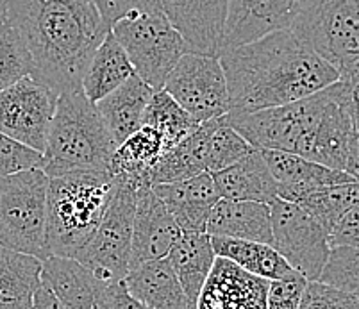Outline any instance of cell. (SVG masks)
<instances>
[{"label":"cell","instance_id":"30bf717a","mask_svg":"<svg viewBox=\"0 0 359 309\" xmlns=\"http://www.w3.org/2000/svg\"><path fill=\"white\" fill-rule=\"evenodd\" d=\"M163 90L198 123L229 113V92L218 56L186 52L168 74Z\"/></svg>","mask_w":359,"mask_h":309},{"label":"cell","instance_id":"6da1fadb","mask_svg":"<svg viewBox=\"0 0 359 309\" xmlns=\"http://www.w3.org/2000/svg\"><path fill=\"white\" fill-rule=\"evenodd\" d=\"M218 57L229 92V113L286 106L339 81L338 70L290 29L225 48Z\"/></svg>","mask_w":359,"mask_h":309},{"label":"cell","instance_id":"d590c367","mask_svg":"<svg viewBox=\"0 0 359 309\" xmlns=\"http://www.w3.org/2000/svg\"><path fill=\"white\" fill-rule=\"evenodd\" d=\"M308 279L295 272L285 279L270 281L266 294V309H299L304 297Z\"/></svg>","mask_w":359,"mask_h":309},{"label":"cell","instance_id":"f546056e","mask_svg":"<svg viewBox=\"0 0 359 309\" xmlns=\"http://www.w3.org/2000/svg\"><path fill=\"white\" fill-rule=\"evenodd\" d=\"M270 174L280 184H309V186H331V184L355 181L347 172L331 170L306 158L280 151H259Z\"/></svg>","mask_w":359,"mask_h":309},{"label":"cell","instance_id":"ffe728a7","mask_svg":"<svg viewBox=\"0 0 359 309\" xmlns=\"http://www.w3.org/2000/svg\"><path fill=\"white\" fill-rule=\"evenodd\" d=\"M205 233L217 238L247 240L272 245V213L269 204L220 198L211 210Z\"/></svg>","mask_w":359,"mask_h":309},{"label":"cell","instance_id":"1f68e13d","mask_svg":"<svg viewBox=\"0 0 359 309\" xmlns=\"http://www.w3.org/2000/svg\"><path fill=\"white\" fill-rule=\"evenodd\" d=\"M254 151L240 132H236L224 118L211 120L205 138V174H215L231 167Z\"/></svg>","mask_w":359,"mask_h":309},{"label":"cell","instance_id":"5b68a950","mask_svg":"<svg viewBox=\"0 0 359 309\" xmlns=\"http://www.w3.org/2000/svg\"><path fill=\"white\" fill-rule=\"evenodd\" d=\"M116 143L95 104L83 90L57 95L54 118L41 152V170L47 177L75 170L107 172Z\"/></svg>","mask_w":359,"mask_h":309},{"label":"cell","instance_id":"5bb4252c","mask_svg":"<svg viewBox=\"0 0 359 309\" xmlns=\"http://www.w3.org/2000/svg\"><path fill=\"white\" fill-rule=\"evenodd\" d=\"M308 0H229L222 50L292 27Z\"/></svg>","mask_w":359,"mask_h":309},{"label":"cell","instance_id":"74e56055","mask_svg":"<svg viewBox=\"0 0 359 309\" xmlns=\"http://www.w3.org/2000/svg\"><path fill=\"white\" fill-rule=\"evenodd\" d=\"M107 25L135 11H161L159 0H93Z\"/></svg>","mask_w":359,"mask_h":309},{"label":"cell","instance_id":"cb8c5ba5","mask_svg":"<svg viewBox=\"0 0 359 309\" xmlns=\"http://www.w3.org/2000/svg\"><path fill=\"white\" fill-rule=\"evenodd\" d=\"M154 90L143 83L138 76H133L109 95L95 104L116 145L129 138L142 127L143 115Z\"/></svg>","mask_w":359,"mask_h":309},{"label":"cell","instance_id":"ee69618b","mask_svg":"<svg viewBox=\"0 0 359 309\" xmlns=\"http://www.w3.org/2000/svg\"><path fill=\"white\" fill-rule=\"evenodd\" d=\"M345 172H347L348 175H352V177H354L355 181L359 183V151L358 149H354V147L351 149V156H348Z\"/></svg>","mask_w":359,"mask_h":309},{"label":"cell","instance_id":"60d3db41","mask_svg":"<svg viewBox=\"0 0 359 309\" xmlns=\"http://www.w3.org/2000/svg\"><path fill=\"white\" fill-rule=\"evenodd\" d=\"M32 309H65V305L61 304V302L55 298V295L52 294L50 289H48L47 286L41 282V286L34 294Z\"/></svg>","mask_w":359,"mask_h":309},{"label":"cell","instance_id":"484cf974","mask_svg":"<svg viewBox=\"0 0 359 309\" xmlns=\"http://www.w3.org/2000/svg\"><path fill=\"white\" fill-rule=\"evenodd\" d=\"M43 261L0 245V309H32Z\"/></svg>","mask_w":359,"mask_h":309},{"label":"cell","instance_id":"d6986e66","mask_svg":"<svg viewBox=\"0 0 359 309\" xmlns=\"http://www.w3.org/2000/svg\"><path fill=\"white\" fill-rule=\"evenodd\" d=\"M277 198L297 204L311 214L322 229L327 233L352 207L359 206V183H341L331 186H309V184L277 183Z\"/></svg>","mask_w":359,"mask_h":309},{"label":"cell","instance_id":"4316f807","mask_svg":"<svg viewBox=\"0 0 359 309\" xmlns=\"http://www.w3.org/2000/svg\"><path fill=\"white\" fill-rule=\"evenodd\" d=\"M133 76L135 68L122 45L109 31L88 63L81 90L90 102L97 104Z\"/></svg>","mask_w":359,"mask_h":309},{"label":"cell","instance_id":"7bdbcfd3","mask_svg":"<svg viewBox=\"0 0 359 309\" xmlns=\"http://www.w3.org/2000/svg\"><path fill=\"white\" fill-rule=\"evenodd\" d=\"M351 120H352V147L359 151V106L355 104V100H352Z\"/></svg>","mask_w":359,"mask_h":309},{"label":"cell","instance_id":"2e32d148","mask_svg":"<svg viewBox=\"0 0 359 309\" xmlns=\"http://www.w3.org/2000/svg\"><path fill=\"white\" fill-rule=\"evenodd\" d=\"M270 281L217 258L197 301V309H266Z\"/></svg>","mask_w":359,"mask_h":309},{"label":"cell","instance_id":"ac0fdd59","mask_svg":"<svg viewBox=\"0 0 359 309\" xmlns=\"http://www.w3.org/2000/svg\"><path fill=\"white\" fill-rule=\"evenodd\" d=\"M152 190L174 217L179 229L188 233H205L211 210L220 200L210 174H198L184 181L158 184L152 186Z\"/></svg>","mask_w":359,"mask_h":309},{"label":"cell","instance_id":"b9f144b4","mask_svg":"<svg viewBox=\"0 0 359 309\" xmlns=\"http://www.w3.org/2000/svg\"><path fill=\"white\" fill-rule=\"evenodd\" d=\"M336 70L339 74V81H344L351 86H359V56L339 63Z\"/></svg>","mask_w":359,"mask_h":309},{"label":"cell","instance_id":"3957f363","mask_svg":"<svg viewBox=\"0 0 359 309\" xmlns=\"http://www.w3.org/2000/svg\"><path fill=\"white\" fill-rule=\"evenodd\" d=\"M8 22L31 56L32 79L57 95L79 92L93 52L111 31L93 0H8Z\"/></svg>","mask_w":359,"mask_h":309},{"label":"cell","instance_id":"603a6c76","mask_svg":"<svg viewBox=\"0 0 359 309\" xmlns=\"http://www.w3.org/2000/svg\"><path fill=\"white\" fill-rule=\"evenodd\" d=\"M166 259L170 261L182 289H184L186 298L197 309L198 295L210 277V272L217 259L211 236L208 233L182 231Z\"/></svg>","mask_w":359,"mask_h":309},{"label":"cell","instance_id":"e0dca14e","mask_svg":"<svg viewBox=\"0 0 359 309\" xmlns=\"http://www.w3.org/2000/svg\"><path fill=\"white\" fill-rule=\"evenodd\" d=\"M41 282L65 309H111L106 282L74 258L50 256L45 259Z\"/></svg>","mask_w":359,"mask_h":309},{"label":"cell","instance_id":"f1b7e54d","mask_svg":"<svg viewBox=\"0 0 359 309\" xmlns=\"http://www.w3.org/2000/svg\"><path fill=\"white\" fill-rule=\"evenodd\" d=\"M211 122L201 123L179 145L163 152L156 167L150 172V186L175 183L205 174V138Z\"/></svg>","mask_w":359,"mask_h":309},{"label":"cell","instance_id":"ba28073f","mask_svg":"<svg viewBox=\"0 0 359 309\" xmlns=\"http://www.w3.org/2000/svg\"><path fill=\"white\" fill-rule=\"evenodd\" d=\"M136 193L135 184L115 179V190L99 227L74 256L75 261L106 284L123 281L129 274Z\"/></svg>","mask_w":359,"mask_h":309},{"label":"cell","instance_id":"f35d334b","mask_svg":"<svg viewBox=\"0 0 359 309\" xmlns=\"http://www.w3.org/2000/svg\"><path fill=\"white\" fill-rule=\"evenodd\" d=\"M329 247H355L359 249V206L339 218L329 233Z\"/></svg>","mask_w":359,"mask_h":309},{"label":"cell","instance_id":"d6a6232c","mask_svg":"<svg viewBox=\"0 0 359 309\" xmlns=\"http://www.w3.org/2000/svg\"><path fill=\"white\" fill-rule=\"evenodd\" d=\"M318 282L359 298V249L332 247Z\"/></svg>","mask_w":359,"mask_h":309},{"label":"cell","instance_id":"836d02e7","mask_svg":"<svg viewBox=\"0 0 359 309\" xmlns=\"http://www.w3.org/2000/svg\"><path fill=\"white\" fill-rule=\"evenodd\" d=\"M32 74L31 56L9 22L0 25V92Z\"/></svg>","mask_w":359,"mask_h":309},{"label":"cell","instance_id":"7a4b0ae2","mask_svg":"<svg viewBox=\"0 0 359 309\" xmlns=\"http://www.w3.org/2000/svg\"><path fill=\"white\" fill-rule=\"evenodd\" d=\"M351 84L338 81L286 106L227 113L225 122L257 151H280L345 172L352 149Z\"/></svg>","mask_w":359,"mask_h":309},{"label":"cell","instance_id":"9a60e30c","mask_svg":"<svg viewBox=\"0 0 359 309\" xmlns=\"http://www.w3.org/2000/svg\"><path fill=\"white\" fill-rule=\"evenodd\" d=\"M182 231L150 186L136 193L129 270L168 256Z\"/></svg>","mask_w":359,"mask_h":309},{"label":"cell","instance_id":"83f0119b","mask_svg":"<svg viewBox=\"0 0 359 309\" xmlns=\"http://www.w3.org/2000/svg\"><path fill=\"white\" fill-rule=\"evenodd\" d=\"M211 243H213L217 258L227 259L256 277L277 281V279H285L295 274V270L269 243L217 238V236H211Z\"/></svg>","mask_w":359,"mask_h":309},{"label":"cell","instance_id":"4dcf8cb0","mask_svg":"<svg viewBox=\"0 0 359 309\" xmlns=\"http://www.w3.org/2000/svg\"><path fill=\"white\" fill-rule=\"evenodd\" d=\"M142 125L152 127L161 136L165 151H168L188 138L201 123L191 118L165 90H159L150 97Z\"/></svg>","mask_w":359,"mask_h":309},{"label":"cell","instance_id":"7402d4cb","mask_svg":"<svg viewBox=\"0 0 359 309\" xmlns=\"http://www.w3.org/2000/svg\"><path fill=\"white\" fill-rule=\"evenodd\" d=\"M211 179L220 198L263 204L277 198V181L257 149L231 167L211 174Z\"/></svg>","mask_w":359,"mask_h":309},{"label":"cell","instance_id":"7c38bea8","mask_svg":"<svg viewBox=\"0 0 359 309\" xmlns=\"http://www.w3.org/2000/svg\"><path fill=\"white\" fill-rule=\"evenodd\" d=\"M57 93L31 76L0 92V132L43 152Z\"/></svg>","mask_w":359,"mask_h":309},{"label":"cell","instance_id":"52a82bcc","mask_svg":"<svg viewBox=\"0 0 359 309\" xmlns=\"http://www.w3.org/2000/svg\"><path fill=\"white\" fill-rule=\"evenodd\" d=\"M48 177L41 168L0 179V245L34 258H48L45 245Z\"/></svg>","mask_w":359,"mask_h":309},{"label":"cell","instance_id":"4fadbf2b","mask_svg":"<svg viewBox=\"0 0 359 309\" xmlns=\"http://www.w3.org/2000/svg\"><path fill=\"white\" fill-rule=\"evenodd\" d=\"M190 52L220 56L229 0H159Z\"/></svg>","mask_w":359,"mask_h":309},{"label":"cell","instance_id":"ab89813d","mask_svg":"<svg viewBox=\"0 0 359 309\" xmlns=\"http://www.w3.org/2000/svg\"><path fill=\"white\" fill-rule=\"evenodd\" d=\"M107 301H109L111 309H150L130 297L127 289L123 288L122 281L107 284Z\"/></svg>","mask_w":359,"mask_h":309},{"label":"cell","instance_id":"e575fe53","mask_svg":"<svg viewBox=\"0 0 359 309\" xmlns=\"http://www.w3.org/2000/svg\"><path fill=\"white\" fill-rule=\"evenodd\" d=\"M41 167V152L29 149L8 135L0 132V179Z\"/></svg>","mask_w":359,"mask_h":309},{"label":"cell","instance_id":"8fae6325","mask_svg":"<svg viewBox=\"0 0 359 309\" xmlns=\"http://www.w3.org/2000/svg\"><path fill=\"white\" fill-rule=\"evenodd\" d=\"M269 206L272 213V247L309 282L318 281L331 250L327 233L297 204L273 198Z\"/></svg>","mask_w":359,"mask_h":309},{"label":"cell","instance_id":"f6af8a7d","mask_svg":"<svg viewBox=\"0 0 359 309\" xmlns=\"http://www.w3.org/2000/svg\"><path fill=\"white\" fill-rule=\"evenodd\" d=\"M8 22V0H0V25Z\"/></svg>","mask_w":359,"mask_h":309},{"label":"cell","instance_id":"8992f818","mask_svg":"<svg viewBox=\"0 0 359 309\" xmlns=\"http://www.w3.org/2000/svg\"><path fill=\"white\" fill-rule=\"evenodd\" d=\"M111 32L126 50L136 76L154 92L163 90L170 71L190 52L163 11L129 13L111 25Z\"/></svg>","mask_w":359,"mask_h":309},{"label":"cell","instance_id":"8d00e7d4","mask_svg":"<svg viewBox=\"0 0 359 309\" xmlns=\"http://www.w3.org/2000/svg\"><path fill=\"white\" fill-rule=\"evenodd\" d=\"M299 309H359V298L311 281L306 286Z\"/></svg>","mask_w":359,"mask_h":309},{"label":"cell","instance_id":"9c48e42d","mask_svg":"<svg viewBox=\"0 0 359 309\" xmlns=\"http://www.w3.org/2000/svg\"><path fill=\"white\" fill-rule=\"evenodd\" d=\"M290 31L336 68L359 56V0H308Z\"/></svg>","mask_w":359,"mask_h":309},{"label":"cell","instance_id":"277c9868","mask_svg":"<svg viewBox=\"0 0 359 309\" xmlns=\"http://www.w3.org/2000/svg\"><path fill=\"white\" fill-rule=\"evenodd\" d=\"M115 179L109 172L75 170L48 177L45 245L48 258H74L102 220Z\"/></svg>","mask_w":359,"mask_h":309},{"label":"cell","instance_id":"44dd1931","mask_svg":"<svg viewBox=\"0 0 359 309\" xmlns=\"http://www.w3.org/2000/svg\"><path fill=\"white\" fill-rule=\"evenodd\" d=\"M122 284L130 297L150 309H195L166 258L129 270Z\"/></svg>","mask_w":359,"mask_h":309},{"label":"cell","instance_id":"d4e9b609","mask_svg":"<svg viewBox=\"0 0 359 309\" xmlns=\"http://www.w3.org/2000/svg\"><path fill=\"white\" fill-rule=\"evenodd\" d=\"M165 152L163 139L152 127L142 125L136 132L116 145L109 159L111 177L123 179L136 188L150 186V172ZM152 188V186H150Z\"/></svg>","mask_w":359,"mask_h":309},{"label":"cell","instance_id":"bcb514c9","mask_svg":"<svg viewBox=\"0 0 359 309\" xmlns=\"http://www.w3.org/2000/svg\"><path fill=\"white\" fill-rule=\"evenodd\" d=\"M352 95H354L355 104L359 106V86H352Z\"/></svg>","mask_w":359,"mask_h":309}]
</instances>
